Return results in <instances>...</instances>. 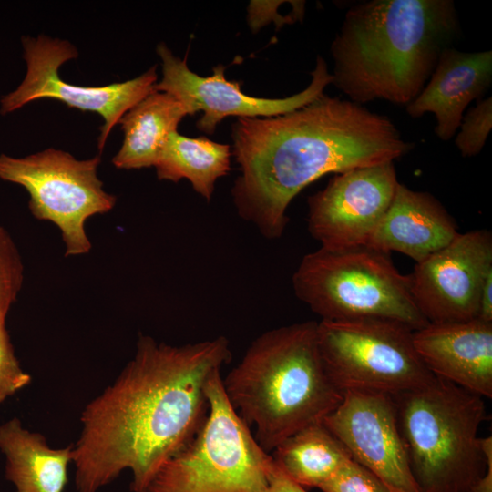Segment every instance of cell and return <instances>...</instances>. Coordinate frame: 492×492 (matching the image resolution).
Wrapping results in <instances>:
<instances>
[{"label":"cell","mask_w":492,"mask_h":492,"mask_svg":"<svg viewBox=\"0 0 492 492\" xmlns=\"http://www.w3.org/2000/svg\"><path fill=\"white\" fill-rule=\"evenodd\" d=\"M231 138L241 169L233 204L268 240L282 237L289 204L310 183L328 173L395 162L415 147L388 116L324 93L286 114L239 118Z\"/></svg>","instance_id":"7a4b0ae2"},{"label":"cell","mask_w":492,"mask_h":492,"mask_svg":"<svg viewBox=\"0 0 492 492\" xmlns=\"http://www.w3.org/2000/svg\"><path fill=\"white\" fill-rule=\"evenodd\" d=\"M231 147L206 138L171 133L155 164L159 180L188 179L193 190L210 201L215 182L231 169Z\"/></svg>","instance_id":"44dd1931"},{"label":"cell","mask_w":492,"mask_h":492,"mask_svg":"<svg viewBox=\"0 0 492 492\" xmlns=\"http://www.w3.org/2000/svg\"><path fill=\"white\" fill-rule=\"evenodd\" d=\"M270 454L282 471L303 488H320L352 458L323 422L295 432Z\"/></svg>","instance_id":"ffe728a7"},{"label":"cell","mask_w":492,"mask_h":492,"mask_svg":"<svg viewBox=\"0 0 492 492\" xmlns=\"http://www.w3.org/2000/svg\"><path fill=\"white\" fill-rule=\"evenodd\" d=\"M319 489L323 492H391L374 474L353 458Z\"/></svg>","instance_id":"cb8c5ba5"},{"label":"cell","mask_w":492,"mask_h":492,"mask_svg":"<svg viewBox=\"0 0 492 492\" xmlns=\"http://www.w3.org/2000/svg\"><path fill=\"white\" fill-rule=\"evenodd\" d=\"M187 115L186 108L173 96L151 92L119 119L124 139L112 164L120 169L154 167L169 136Z\"/></svg>","instance_id":"d6986e66"},{"label":"cell","mask_w":492,"mask_h":492,"mask_svg":"<svg viewBox=\"0 0 492 492\" xmlns=\"http://www.w3.org/2000/svg\"><path fill=\"white\" fill-rule=\"evenodd\" d=\"M209 410L195 436L159 468L146 492H265L271 454L229 403L220 373L207 385Z\"/></svg>","instance_id":"52a82bcc"},{"label":"cell","mask_w":492,"mask_h":492,"mask_svg":"<svg viewBox=\"0 0 492 492\" xmlns=\"http://www.w3.org/2000/svg\"><path fill=\"white\" fill-rule=\"evenodd\" d=\"M492 269V234L487 230L458 233L446 247L408 274L415 306L430 323L477 319L479 293Z\"/></svg>","instance_id":"4fadbf2b"},{"label":"cell","mask_w":492,"mask_h":492,"mask_svg":"<svg viewBox=\"0 0 492 492\" xmlns=\"http://www.w3.org/2000/svg\"><path fill=\"white\" fill-rule=\"evenodd\" d=\"M477 319L492 323V269L487 272L482 282Z\"/></svg>","instance_id":"4316f807"},{"label":"cell","mask_w":492,"mask_h":492,"mask_svg":"<svg viewBox=\"0 0 492 492\" xmlns=\"http://www.w3.org/2000/svg\"><path fill=\"white\" fill-rule=\"evenodd\" d=\"M468 492H492V457L487 459L485 474L473 484Z\"/></svg>","instance_id":"f1b7e54d"},{"label":"cell","mask_w":492,"mask_h":492,"mask_svg":"<svg viewBox=\"0 0 492 492\" xmlns=\"http://www.w3.org/2000/svg\"><path fill=\"white\" fill-rule=\"evenodd\" d=\"M26 75L15 89L0 98V115L11 114L39 99H54L69 108L91 111L104 120L97 138L101 153L107 139L121 117L135 104L154 91L157 66L124 82L101 87H84L64 81L59 68L78 56L75 45L66 39L39 34L21 37Z\"/></svg>","instance_id":"30bf717a"},{"label":"cell","mask_w":492,"mask_h":492,"mask_svg":"<svg viewBox=\"0 0 492 492\" xmlns=\"http://www.w3.org/2000/svg\"><path fill=\"white\" fill-rule=\"evenodd\" d=\"M456 223L431 193L399 182L393 200L366 246L403 253L421 262L458 234Z\"/></svg>","instance_id":"e0dca14e"},{"label":"cell","mask_w":492,"mask_h":492,"mask_svg":"<svg viewBox=\"0 0 492 492\" xmlns=\"http://www.w3.org/2000/svg\"><path fill=\"white\" fill-rule=\"evenodd\" d=\"M0 451L5 457V477L15 492H63L73 444L53 448L42 434L27 430L14 417L0 425Z\"/></svg>","instance_id":"ac0fdd59"},{"label":"cell","mask_w":492,"mask_h":492,"mask_svg":"<svg viewBox=\"0 0 492 492\" xmlns=\"http://www.w3.org/2000/svg\"><path fill=\"white\" fill-rule=\"evenodd\" d=\"M492 129V97L477 102L464 114L456 133L455 145L464 158L475 157L483 149Z\"/></svg>","instance_id":"7402d4cb"},{"label":"cell","mask_w":492,"mask_h":492,"mask_svg":"<svg viewBox=\"0 0 492 492\" xmlns=\"http://www.w3.org/2000/svg\"><path fill=\"white\" fill-rule=\"evenodd\" d=\"M24 279V266L9 232L0 224V318L5 319Z\"/></svg>","instance_id":"603a6c76"},{"label":"cell","mask_w":492,"mask_h":492,"mask_svg":"<svg viewBox=\"0 0 492 492\" xmlns=\"http://www.w3.org/2000/svg\"><path fill=\"white\" fill-rule=\"evenodd\" d=\"M492 84V51L463 52L448 46L441 53L427 83L405 106L411 118L432 113L434 131L442 141L455 137L465 110Z\"/></svg>","instance_id":"2e32d148"},{"label":"cell","mask_w":492,"mask_h":492,"mask_svg":"<svg viewBox=\"0 0 492 492\" xmlns=\"http://www.w3.org/2000/svg\"><path fill=\"white\" fill-rule=\"evenodd\" d=\"M31 376L25 372L5 329V319L0 318V403L25 388Z\"/></svg>","instance_id":"d4e9b609"},{"label":"cell","mask_w":492,"mask_h":492,"mask_svg":"<svg viewBox=\"0 0 492 492\" xmlns=\"http://www.w3.org/2000/svg\"><path fill=\"white\" fill-rule=\"evenodd\" d=\"M100 155L77 159L47 148L25 157L0 154V179L22 186L29 194V210L41 220L56 224L66 245V256L89 252L86 233L88 218L111 210L117 201L97 176Z\"/></svg>","instance_id":"9c48e42d"},{"label":"cell","mask_w":492,"mask_h":492,"mask_svg":"<svg viewBox=\"0 0 492 492\" xmlns=\"http://www.w3.org/2000/svg\"><path fill=\"white\" fill-rule=\"evenodd\" d=\"M231 356L223 335L183 345L139 335L134 357L81 414L73 444L76 489L98 492L128 469L130 490L146 492L202 425L207 385Z\"/></svg>","instance_id":"6da1fadb"},{"label":"cell","mask_w":492,"mask_h":492,"mask_svg":"<svg viewBox=\"0 0 492 492\" xmlns=\"http://www.w3.org/2000/svg\"><path fill=\"white\" fill-rule=\"evenodd\" d=\"M316 330L317 323L308 321L261 333L222 378L229 403L269 454L295 432L323 422L343 400L323 367Z\"/></svg>","instance_id":"277c9868"},{"label":"cell","mask_w":492,"mask_h":492,"mask_svg":"<svg viewBox=\"0 0 492 492\" xmlns=\"http://www.w3.org/2000/svg\"><path fill=\"white\" fill-rule=\"evenodd\" d=\"M410 327L381 318L321 320L317 345L335 386L395 395L420 386L434 374L418 355Z\"/></svg>","instance_id":"ba28073f"},{"label":"cell","mask_w":492,"mask_h":492,"mask_svg":"<svg viewBox=\"0 0 492 492\" xmlns=\"http://www.w3.org/2000/svg\"><path fill=\"white\" fill-rule=\"evenodd\" d=\"M460 24L452 0H370L345 13L331 53L332 84L351 101L406 106L422 91Z\"/></svg>","instance_id":"3957f363"},{"label":"cell","mask_w":492,"mask_h":492,"mask_svg":"<svg viewBox=\"0 0 492 492\" xmlns=\"http://www.w3.org/2000/svg\"><path fill=\"white\" fill-rule=\"evenodd\" d=\"M391 396L418 491L468 492L492 457V436H477L483 397L436 375Z\"/></svg>","instance_id":"5b68a950"},{"label":"cell","mask_w":492,"mask_h":492,"mask_svg":"<svg viewBox=\"0 0 492 492\" xmlns=\"http://www.w3.org/2000/svg\"><path fill=\"white\" fill-rule=\"evenodd\" d=\"M413 342L434 375L481 397H492L491 323H429L413 332Z\"/></svg>","instance_id":"9a60e30c"},{"label":"cell","mask_w":492,"mask_h":492,"mask_svg":"<svg viewBox=\"0 0 492 492\" xmlns=\"http://www.w3.org/2000/svg\"><path fill=\"white\" fill-rule=\"evenodd\" d=\"M292 282L296 297L321 320L381 318L414 331L429 323L414 302L408 276L390 253L369 246L321 247L303 256Z\"/></svg>","instance_id":"8992f818"},{"label":"cell","mask_w":492,"mask_h":492,"mask_svg":"<svg viewBox=\"0 0 492 492\" xmlns=\"http://www.w3.org/2000/svg\"><path fill=\"white\" fill-rule=\"evenodd\" d=\"M254 1L251 2L249 6V24L252 30H258L263 26L269 21H280L281 23H292L299 19L296 15L281 16L278 15L277 7L281 5L283 1H272L266 2Z\"/></svg>","instance_id":"484cf974"},{"label":"cell","mask_w":492,"mask_h":492,"mask_svg":"<svg viewBox=\"0 0 492 492\" xmlns=\"http://www.w3.org/2000/svg\"><path fill=\"white\" fill-rule=\"evenodd\" d=\"M352 458L374 474L391 492H419L400 436L391 395L346 391L323 420Z\"/></svg>","instance_id":"5bb4252c"},{"label":"cell","mask_w":492,"mask_h":492,"mask_svg":"<svg viewBox=\"0 0 492 492\" xmlns=\"http://www.w3.org/2000/svg\"><path fill=\"white\" fill-rule=\"evenodd\" d=\"M398 184L395 162L335 174L308 197L310 234L328 250L366 246Z\"/></svg>","instance_id":"7c38bea8"},{"label":"cell","mask_w":492,"mask_h":492,"mask_svg":"<svg viewBox=\"0 0 492 492\" xmlns=\"http://www.w3.org/2000/svg\"><path fill=\"white\" fill-rule=\"evenodd\" d=\"M161 60L162 77L154 85V91L165 92L180 101L189 115L202 111L196 127L206 134H213L226 117H276L298 109L323 94L332 84L333 76L325 60L318 56L312 79L306 88L284 98L250 97L241 89L239 82L225 78V67L218 65L213 75L201 77L192 72L186 62L172 54L165 43L157 46Z\"/></svg>","instance_id":"8fae6325"},{"label":"cell","mask_w":492,"mask_h":492,"mask_svg":"<svg viewBox=\"0 0 492 492\" xmlns=\"http://www.w3.org/2000/svg\"><path fill=\"white\" fill-rule=\"evenodd\" d=\"M265 492H307L305 488L290 479L275 464L272 468L269 486Z\"/></svg>","instance_id":"83f0119b"}]
</instances>
